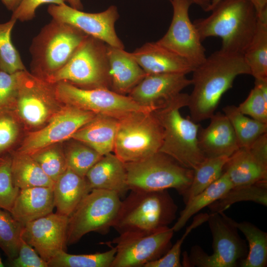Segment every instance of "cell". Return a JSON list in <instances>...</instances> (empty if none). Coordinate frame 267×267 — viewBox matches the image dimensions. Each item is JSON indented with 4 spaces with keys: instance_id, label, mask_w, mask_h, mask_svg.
Instances as JSON below:
<instances>
[{
    "instance_id": "cell-12",
    "label": "cell",
    "mask_w": 267,
    "mask_h": 267,
    "mask_svg": "<svg viewBox=\"0 0 267 267\" xmlns=\"http://www.w3.org/2000/svg\"><path fill=\"white\" fill-rule=\"evenodd\" d=\"M115 192L92 189L68 217L67 245L78 242L90 232L106 234L113 227L121 206Z\"/></svg>"
},
{
    "instance_id": "cell-18",
    "label": "cell",
    "mask_w": 267,
    "mask_h": 267,
    "mask_svg": "<svg viewBox=\"0 0 267 267\" xmlns=\"http://www.w3.org/2000/svg\"><path fill=\"white\" fill-rule=\"evenodd\" d=\"M190 85L191 79L185 74H147L128 93V96L142 106L157 109Z\"/></svg>"
},
{
    "instance_id": "cell-17",
    "label": "cell",
    "mask_w": 267,
    "mask_h": 267,
    "mask_svg": "<svg viewBox=\"0 0 267 267\" xmlns=\"http://www.w3.org/2000/svg\"><path fill=\"white\" fill-rule=\"evenodd\" d=\"M68 217L53 212L23 225L21 238L48 263L66 251Z\"/></svg>"
},
{
    "instance_id": "cell-13",
    "label": "cell",
    "mask_w": 267,
    "mask_h": 267,
    "mask_svg": "<svg viewBox=\"0 0 267 267\" xmlns=\"http://www.w3.org/2000/svg\"><path fill=\"white\" fill-rule=\"evenodd\" d=\"M174 233L168 226L152 233L119 234L112 242L116 253L111 267H144L168 251Z\"/></svg>"
},
{
    "instance_id": "cell-38",
    "label": "cell",
    "mask_w": 267,
    "mask_h": 267,
    "mask_svg": "<svg viewBox=\"0 0 267 267\" xmlns=\"http://www.w3.org/2000/svg\"><path fill=\"white\" fill-rule=\"evenodd\" d=\"M23 127L10 109L0 111V157H4L14 150L20 142Z\"/></svg>"
},
{
    "instance_id": "cell-53",
    "label": "cell",
    "mask_w": 267,
    "mask_h": 267,
    "mask_svg": "<svg viewBox=\"0 0 267 267\" xmlns=\"http://www.w3.org/2000/svg\"><path fill=\"white\" fill-rule=\"evenodd\" d=\"M4 267V266H3V264L2 262L1 258L0 257V267Z\"/></svg>"
},
{
    "instance_id": "cell-52",
    "label": "cell",
    "mask_w": 267,
    "mask_h": 267,
    "mask_svg": "<svg viewBox=\"0 0 267 267\" xmlns=\"http://www.w3.org/2000/svg\"><path fill=\"white\" fill-rule=\"evenodd\" d=\"M5 156H4V157H0V165L2 164L5 161Z\"/></svg>"
},
{
    "instance_id": "cell-32",
    "label": "cell",
    "mask_w": 267,
    "mask_h": 267,
    "mask_svg": "<svg viewBox=\"0 0 267 267\" xmlns=\"http://www.w3.org/2000/svg\"><path fill=\"white\" fill-rule=\"evenodd\" d=\"M242 201H251L267 206V182L232 186L220 199L209 206L210 213H221L232 204Z\"/></svg>"
},
{
    "instance_id": "cell-23",
    "label": "cell",
    "mask_w": 267,
    "mask_h": 267,
    "mask_svg": "<svg viewBox=\"0 0 267 267\" xmlns=\"http://www.w3.org/2000/svg\"><path fill=\"white\" fill-rule=\"evenodd\" d=\"M53 187L20 189L10 213L23 225L53 212Z\"/></svg>"
},
{
    "instance_id": "cell-4",
    "label": "cell",
    "mask_w": 267,
    "mask_h": 267,
    "mask_svg": "<svg viewBox=\"0 0 267 267\" xmlns=\"http://www.w3.org/2000/svg\"><path fill=\"white\" fill-rule=\"evenodd\" d=\"M130 191L121 201L113 226L119 234L154 232L175 219L178 207L167 190Z\"/></svg>"
},
{
    "instance_id": "cell-30",
    "label": "cell",
    "mask_w": 267,
    "mask_h": 267,
    "mask_svg": "<svg viewBox=\"0 0 267 267\" xmlns=\"http://www.w3.org/2000/svg\"><path fill=\"white\" fill-rule=\"evenodd\" d=\"M222 111L233 128L239 148H248L259 137L267 133V124L243 114L237 106L227 105Z\"/></svg>"
},
{
    "instance_id": "cell-51",
    "label": "cell",
    "mask_w": 267,
    "mask_h": 267,
    "mask_svg": "<svg viewBox=\"0 0 267 267\" xmlns=\"http://www.w3.org/2000/svg\"><path fill=\"white\" fill-rule=\"evenodd\" d=\"M222 0H211L208 11H211Z\"/></svg>"
},
{
    "instance_id": "cell-22",
    "label": "cell",
    "mask_w": 267,
    "mask_h": 267,
    "mask_svg": "<svg viewBox=\"0 0 267 267\" xmlns=\"http://www.w3.org/2000/svg\"><path fill=\"white\" fill-rule=\"evenodd\" d=\"M110 69V89L117 93H129L147 74L131 52L107 44Z\"/></svg>"
},
{
    "instance_id": "cell-43",
    "label": "cell",
    "mask_w": 267,
    "mask_h": 267,
    "mask_svg": "<svg viewBox=\"0 0 267 267\" xmlns=\"http://www.w3.org/2000/svg\"><path fill=\"white\" fill-rule=\"evenodd\" d=\"M19 71L8 73L0 70V111L10 109L15 99Z\"/></svg>"
},
{
    "instance_id": "cell-15",
    "label": "cell",
    "mask_w": 267,
    "mask_h": 267,
    "mask_svg": "<svg viewBox=\"0 0 267 267\" xmlns=\"http://www.w3.org/2000/svg\"><path fill=\"white\" fill-rule=\"evenodd\" d=\"M95 115L91 112L65 104L45 126L25 133L14 150L32 155L47 146L66 141Z\"/></svg>"
},
{
    "instance_id": "cell-25",
    "label": "cell",
    "mask_w": 267,
    "mask_h": 267,
    "mask_svg": "<svg viewBox=\"0 0 267 267\" xmlns=\"http://www.w3.org/2000/svg\"><path fill=\"white\" fill-rule=\"evenodd\" d=\"M91 190L85 177L67 168L53 186L56 213L69 217Z\"/></svg>"
},
{
    "instance_id": "cell-33",
    "label": "cell",
    "mask_w": 267,
    "mask_h": 267,
    "mask_svg": "<svg viewBox=\"0 0 267 267\" xmlns=\"http://www.w3.org/2000/svg\"><path fill=\"white\" fill-rule=\"evenodd\" d=\"M229 157L206 158L193 170V178L187 193L183 196L184 203L217 180L223 174Z\"/></svg>"
},
{
    "instance_id": "cell-10",
    "label": "cell",
    "mask_w": 267,
    "mask_h": 267,
    "mask_svg": "<svg viewBox=\"0 0 267 267\" xmlns=\"http://www.w3.org/2000/svg\"><path fill=\"white\" fill-rule=\"evenodd\" d=\"M213 237V252L209 255L198 246H193L185 266L235 267L247 254L244 241L237 232L233 220L223 212L209 214L207 220Z\"/></svg>"
},
{
    "instance_id": "cell-3",
    "label": "cell",
    "mask_w": 267,
    "mask_h": 267,
    "mask_svg": "<svg viewBox=\"0 0 267 267\" xmlns=\"http://www.w3.org/2000/svg\"><path fill=\"white\" fill-rule=\"evenodd\" d=\"M189 94L180 92L153 113L163 132L159 152L171 157L185 168L194 170L206 157L198 143L200 126L190 117H184L180 109L187 106Z\"/></svg>"
},
{
    "instance_id": "cell-50",
    "label": "cell",
    "mask_w": 267,
    "mask_h": 267,
    "mask_svg": "<svg viewBox=\"0 0 267 267\" xmlns=\"http://www.w3.org/2000/svg\"><path fill=\"white\" fill-rule=\"evenodd\" d=\"M65 2H67L69 6L78 9L82 10L83 8V5L82 3L81 0H64Z\"/></svg>"
},
{
    "instance_id": "cell-8",
    "label": "cell",
    "mask_w": 267,
    "mask_h": 267,
    "mask_svg": "<svg viewBox=\"0 0 267 267\" xmlns=\"http://www.w3.org/2000/svg\"><path fill=\"white\" fill-rule=\"evenodd\" d=\"M130 190L153 191L175 189L182 197L191 183L193 170L158 152L143 159L125 163Z\"/></svg>"
},
{
    "instance_id": "cell-11",
    "label": "cell",
    "mask_w": 267,
    "mask_h": 267,
    "mask_svg": "<svg viewBox=\"0 0 267 267\" xmlns=\"http://www.w3.org/2000/svg\"><path fill=\"white\" fill-rule=\"evenodd\" d=\"M54 85L55 94L62 103L96 115L119 120L133 113L151 112L157 109L142 106L128 95L108 88L83 89L65 82Z\"/></svg>"
},
{
    "instance_id": "cell-27",
    "label": "cell",
    "mask_w": 267,
    "mask_h": 267,
    "mask_svg": "<svg viewBox=\"0 0 267 267\" xmlns=\"http://www.w3.org/2000/svg\"><path fill=\"white\" fill-rule=\"evenodd\" d=\"M13 183L24 189L33 187H51L54 182L43 171L31 155L15 150L9 154Z\"/></svg>"
},
{
    "instance_id": "cell-6",
    "label": "cell",
    "mask_w": 267,
    "mask_h": 267,
    "mask_svg": "<svg viewBox=\"0 0 267 267\" xmlns=\"http://www.w3.org/2000/svg\"><path fill=\"white\" fill-rule=\"evenodd\" d=\"M64 105L57 98L54 84L27 70L19 71L17 92L10 110L26 133L45 126Z\"/></svg>"
},
{
    "instance_id": "cell-5",
    "label": "cell",
    "mask_w": 267,
    "mask_h": 267,
    "mask_svg": "<svg viewBox=\"0 0 267 267\" xmlns=\"http://www.w3.org/2000/svg\"><path fill=\"white\" fill-rule=\"evenodd\" d=\"M88 35L70 24L52 19L32 41L31 73L44 79L60 69Z\"/></svg>"
},
{
    "instance_id": "cell-44",
    "label": "cell",
    "mask_w": 267,
    "mask_h": 267,
    "mask_svg": "<svg viewBox=\"0 0 267 267\" xmlns=\"http://www.w3.org/2000/svg\"><path fill=\"white\" fill-rule=\"evenodd\" d=\"M11 261L13 267H48L36 251L22 238L17 257Z\"/></svg>"
},
{
    "instance_id": "cell-40",
    "label": "cell",
    "mask_w": 267,
    "mask_h": 267,
    "mask_svg": "<svg viewBox=\"0 0 267 267\" xmlns=\"http://www.w3.org/2000/svg\"><path fill=\"white\" fill-rule=\"evenodd\" d=\"M209 214L202 213L196 216L191 223L186 228L183 235L171 246L161 258L147 263L146 267H181L180 254L182 244L191 231L207 221Z\"/></svg>"
},
{
    "instance_id": "cell-1",
    "label": "cell",
    "mask_w": 267,
    "mask_h": 267,
    "mask_svg": "<svg viewBox=\"0 0 267 267\" xmlns=\"http://www.w3.org/2000/svg\"><path fill=\"white\" fill-rule=\"evenodd\" d=\"M191 79L193 89L189 94L190 118L199 123L214 114L225 92L241 75H251L243 55L219 50L206 57L195 68Z\"/></svg>"
},
{
    "instance_id": "cell-21",
    "label": "cell",
    "mask_w": 267,
    "mask_h": 267,
    "mask_svg": "<svg viewBox=\"0 0 267 267\" xmlns=\"http://www.w3.org/2000/svg\"><path fill=\"white\" fill-rule=\"evenodd\" d=\"M85 178L91 189L112 191L124 198L130 191L125 163L114 153L103 155L88 172Z\"/></svg>"
},
{
    "instance_id": "cell-9",
    "label": "cell",
    "mask_w": 267,
    "mask_h": 267,
    "mask_svg": "<svg viewBox=\"0 0 267 267\" xmlns=\"http://www.w3.org/2000/svg\"><path fill=\"white\" fill-rule=\"evenodd\" d=\"M162 128L151 112H135L118 120L114 153L124 163L139 161L158 152Z\"/></svg>"
},
{
    "instance_id": "cell-29",
    "label": "cell",
    "mask_w": 267,
    "mask_h": 267,
    "mask_svg": "<svg viewBox=\"0 0 267 267\" xmlns=\"http://www.w3.org/2000/svg\"><path fill=\"white\" fill-rule=\"evenodd\" d=\"M232 186L228 176L223 172L217 180L185 203L184 208L172 227L174 232L180 230L191 217L220 199Z\"/></svg>"
},
{
    "instance_id": "cell-26",
    "label": "cell",
    "mask_w": 267,
    "mask_h": 267,
    "mask_svg": "<svg viewBox=\"0 0 267 267\" xmlns=\"http://www.w3.org/2000/svg\"><path fill=\"white\" fill-rule=\"evenodd\" d=\"M223 172L233 186L267 182V166L255 158L247 148H239L229 157Z\"/></svg>"
},
{
    "instance_id": "cell-31",
    "label": "cell",
    "mask_w": 267,
    "mask_h": 267,
    "mask_svg": "<svg viewBox=\"0 0 267 267\" xmlns=\"http://www.w3.org/2000/svg\"><path fill=\"white\" fill-rule=\"evenodd\" d=\"M233 223L245 236L249 252L240 263L241 267H265L267 265V233L248 222Z\"/></svg>"
},
{
    "instance_id": "cell-41",
    "label": "cell",
    "mask_w": 267,
    "mask_h": 267,
    "mask_svg": "<svg viewBox=\"0 0 267 267\" xmlns=\"http://www.w3.org/2000/svg\"><path fill=\"white\" fill-rule=\"evenodd\" d=\"M20 189L13 183L11 172V157L5 156L0 165V209L10 212Z\"/></svg>"
},
{
    "instance_id": "cell-39",
    "label": "cell",
    "mask_w": 267,
    "mask_h": 267,
    "mask_svg": "<svg viewBox=\"0 0 267 267\" xmlns=\"http://www.w3.org/2000/svg\"><path fill=\"white\" fill-rule=\"evenodd\" d=\"M61 143L47 146L31 155L44 173L54 182L68 168L63 146Z\"/></svg>"
},
{
    "instance_id": "cell-28",
    "label": "cell",
    "mask_w": 267,
    "mask_h": 267,
    "mask_svg": "<svg viewBox=\"0 0 267 267\" xmlns=\"http://www.w3.org/2000/svg\"><path fill=\"white\" fill-rule=\"evenodd\" d=\"M243 56L255 80L267 79V10L258 16L254 35Z\"/></svg>"
},
{
    "instance_id": "cell-36",
    "label": "cell",
    "mask_w": 267,
    "mask_h": 267,
    "mask_svg": "<svg viewBox=\"0 0 267 267\" xmlns=\"http://www.w3.org/2000/svg\"><path fill=\"white\" fill-rule=\"evenodd\" d=\"M16 20L11 18L0 23V70L12 74L26 70L18 51L11 40Z\"/></svg>"
},
{
    "instance_id": "cell-48",
    "label": "cell",
    "mask_w": 267,
    "mask_h": 267,
    "mask_svg": "<svg viewBox=\"0 0 267 267\" xmlns=\"http://www.w3.org/2000/svg\"><path fill=\"white\" fill-rule=\"evenodd\" d=\"M9 10L13 12L19 5L22 0H0Z\"/></svg>"
},
{
    "instance_id": "cell-16",
    "label": "cell",
    "mask_w": 267,
    "mask_h": 267,
    "mask_svg": "<svg viewBox=\"0 0 267 267\" xmlns=\"http://www.w3.org/2000/svg\"><path fill=\"white\" fill-rule=\"evenodd\" d=\"M47 11L53 19L70 24L107 45L124 48V44L115 31V25L119 17L115 5H111L100 12L88 13L66 3L51 4L48 7Z\"/></svg>"
},
{
    "instance_id": "cell-46",
    "label": "cell",
    "mask_w": 267,
    "mask_h": 267,
    "mask_svg": "<svg viewBox=\"0 0 267 267\" xmlns=\"http://www.w3.org/2000/svg\"><path fill=\"white\" fill-rule=\"evenodd\" d=\"M247 148L255 158L267 166V133L259 137Z\"/></svg>"
},
{
    "instance_id": "cell-19",
    "label": "cell",
    "mask_w": 267,
    "mask_h": 267,
    "mask_svg": "<svg viewBox=\"0 0 267 267\" xmlns=\"http://www.w3.org/2000/svg\"><path fill=\"white\" fill-rule=\"evenodd\" d=\"M206 128L199 127L198 143L206 158L230 156L239 147L233 128L226 116L215 113Z\"/></svg>"
},
{
    "instance_id": "cell-37",
    "label": "cell",
    "mask_w": 267,
    "mask_h": 267,
    "mask_svg": "<svg viewBox=\"0 0 267 267\" xmlns=\"http://www.w3.org/2000/svg\"><path fill=\"white\" fill-rule=\"evenodd\" d=\"M23 226L10 212L0 210V248L10 261L18 256Z\"/></svg>"
},
{
    "instance_id": "cell-2",
    "label": "cell",
    "mask_w": 267,
    "mask_h": 267,
    "mask_svg": "<svg viewBox=\"0 0 267 267\" xmlns=\"http://www.w3.org/2000/svg\"><path fill=\"white\" fill-rule=\"evenodd\" d=\"M206 18L193 22L203 41L210 37L222 40L220 50L243 55L254 35L258 21L250 0H222Z\"/></svg>"
},
{
    "instance_id": "cell-47",
    "label": "cell",
    "mask_w": 267,
    "mask_h": 267,
    "mask_svg": "<svg viewBox=\"0 0 267 267\" xmlns=\"http://www.w3.org/2000/svg\"><path fill=\"white\" fill-rule=\"evenodd\" d=\"M254 5L259 16L267 9V0H250Z\"/></svg>"
},
{
    "instance_id": "cell-14",
    "label": "cell",
    "mask_w": 267,
    "mask_h": 267,
    "mask_svg": "<svg viewBox=\"0 0 267 267\" xmlns=\"http://www.w3.org/2000/svg\"><path fill=\"white\" fill-rule=\"evenodd\" d=\"M173 17L166 33L156 42L186 59L195 67L206 58L198 31L190 19L189 0H171Z\"/></svg>"
},
{
    "instance_id": "cell-20",
    "label": "cell",
    "mask_w": 267,
    "mask_h": 267,
    "mask_svg": "<svg viewBox=\"0 0 267 267\" xmlns=\"http://www.w3.org/2000/svg\"><path fill=\"white\" fill-rule=\"evenodd\" d=\"M131 53L147 74L186 75L195 68L186 59L156 42L146 43Z\"/></svg>"
},
{
    "instance_id": "cell-35",
    "label": "cell",
    "mask_w": 267,
    "mask_h": 267,
    "mask_svg": "<svg viewBox=\"0 0 267 267\" xmlns=\"http://www.w3.org/2000/svg\"><path fill=\"white\" fill-rule=\"evenodd\" d=\"M71 139L63 147L67 167L80 176L85 177L102 155L86 144Z\"/></svg>"
},
{
    "instance_id": "cell-24",
    "label": "cell",
    "mask_w": 267,
    "mask_h": 267,
    "mask_svg": "<svg viewBox=\"0 0 267 267\" xmlns=\"http://www.w3.org/2000/svg\"><path fill=\"white\" fill-rule=\"evenodd\" d=\"M118 120L102 115H96L78 129L71 138L82 142L101 155L113 151Z\"/></svg>"
},
{
    "instance_id": "cell-45",
    "label": "cell",
    "mask_w": 267,
    "mask_h": 267,
    "mask_svg": "<svg viewBox=\"0 0 267 267\" xmlns=\"http://www.w3.org/2000/svg\"><path fill=\"white\" fill-rule=\"evenodd\" d=\"M44 3L62 5L65 1L64 0H22L12 12L11 18L22 22L31 20L35 17L37 8Z\"/></svg>"
},
{
    "instance_id": "cell-42",
    "label": "cell",
    "mask_w": 267,
    "mask_h": 267,
    "mask_svg": "<svg viewBox=\"0 0 267 267\" xmlns=\"http://www.w3.org/2000/svg\"><path fill=\"white\" fill-rule=\"evenodd\" d=\"M237 107L243 114L267 124V100L257 86L255 85L246 99Z\"/></svg>"
},
{
    "instance_id": "cell-34",
    "label": "cell",
    "mask_w": 267,
    "mask_h": 267,
    "mask_svg": "<svg viewBox=\"0 0 267 267\" xmlns=\"http://www.w3.org/2000/svg\"><path fill=\"white\" fill-rule=\"evenodd\" d=\"M116 253L115 247L104 252L74 255L62 251L48 262V267H111Z\"/></svg>"
},
{
    "instance_id": "cell-49",
    "label": "cell",
    "mask_w": 267,
    "mask_h": 267,
    "mask_svg": "<svg viewBox=\"0 0 267 267\" xmlns=\"http://www.w3.org/2000/svg\"><path fill=\"white\" fill-rule=\"evenodd\" d=\"M191 1L193 4H196L199 6L204 11L208 12L211 0H189Z\"/></svg>"
},
{
    "instance_id": "cell-7",
    "label": "cell",
    "mask_w": 267,
    "mask_h": 267,
    "mask_svg": "<svg viewBox=\"0 0 267 267\" xmlns=\"http://www.w3.org/2000/svg\"><path fill=\"white\" fill-rule=\"evenodd\" d=\"M44 80L52 84L65 82L83 89H110L107 44L88 35L66 64Z\"/></svg>"
}]
</instances>
